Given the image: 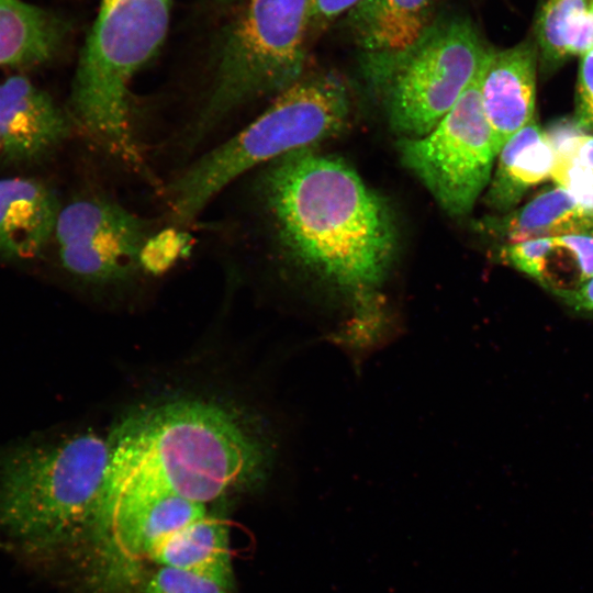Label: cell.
I'll use <instances>...</instances> for the list:
<instances>
[{
    "instance_id": "24",
    "label": "cell",
    "mask_w": 593,
    "mask_h": 593,
    "mask_svg": "<svg viewBox=\"0 0 593 593\" xmlns=\"http://www.w3.org/2000/svg\"><path fill=\"white\" fill-rule=\"evenodd\" d=\"M359 0H310L309 29L312 33H320L328 27L335 20L347 14Z\"/></svg>"
},
{
    "instance_id": "27",
    "label": "cell",
    "mask_w": 593,
    "mask_h": 593,
    "mask_svg": "<svg viewBox=\"0 0 593 593\" xmlns=\"http://www.w3.org/2000/svg\"><path fill=\"white\" fill-rule=\"evenodd\" d=\"M575 312L593 314V276L573 289L555 292Z\"/></svg>"
},
{
    "instance_id": "11",
    "label": "cell",
    "mask_w": 593,
    "mask_h": 593,
    "mask_svg": "<svg viewBox=\"0 0 593 593\" xmlns=\"http://www.w3.org/2000/svg\"><path fill=\"white\" fill-rule=\"evenodd\" d=\"M538 48L530 41L489 51L482 68L481 102L499 155L533 119Z\"/></svg>"
},
{
    "instance_id": "26",
    "label": "cell",
    "mask_w": 593,
    "mask_h": 593,
    "mask_svg": "<svg viewBox=\"0 0 593 593\" xmlns=\"http://www.w3.org/2000/svg\"><path fill=\"white\" fill-rule=\"evenodd\" d=\"M553 143V142H552ZM593 179V135H571L555 144Z\"/></svg>"
},
{
    "instance_id": "14",
    "label": "cell",
    "mask_w": 593,
    "mask_h": 593,
    "mask_svg": "<svg viewBox=\"0 0 593 593\" xmlns=\"http://www.w3.org/2000/svg\"><path fill=\"white\" fill-rule=\"evenodd\" d=\"M435 7V0H359L346 25L360 54L398 53L433 24Z\"/></svg>"
},
{
    "instance_id": "15",
    "label": "cell",
    "mask_w": 593,
    "mask_h": 593,
    "mask_svg": "<svg viewBox=\"0 0 593 593\" xmlns=\"http://www.w3.org/2000/svg\"><path fill=\"white\" fill-rule=\"evenodd\" d=\"M147 560L210 579L230 591L235 577L226 521L205 513L161 540Z\"/></svg>"
},
{
    "instance_id": "13",
    "label": "cell",
    "mask_w": 593,
    "mask_h": 593,
    "mask_svg": "<svg viewBox=\"0 0 593 593\" xmlns=\"http://www.w3.org/2000/svg\"><path fill=\"white\" fill-rule=\"evenodd\" d=\"M60 206L42 182L0 179V256L18 260L38 256L54 236Z\"/></svg>"
},
{
    "instance_id": "22",
    "label": "cell",
    "mask_w": 593,
    "mask_h": 593,
    "mask_svg": "<svg viewBox=\"0 0 593 593\" xmlns=\"http://www.w3.org/2000/svg\"><path fill=\"white\" fill-rule=\"evenodd\" d=\"M190 243L189 234L180 231L178 226L156 231L142 253L143 268L152 272H161L189 249Z\"/></svg>"
},
{
    "instance_id": "20",
    "label": "cell",
    "mask_w": 593,
    "mask_h": 593,
    "mask_svg": "<svg viewBox=\"0 0 593 593\" xmlns=\"http://www.w3.org/2000/svg\"><path fill=\"white\" fill-rule=\"evenodd\" d=\"M133 563L108 572L110 593H233L199 574L168 566Z\"/></svg>"
},
{
    "instance_id": "10",
    "label": "cell",
    "mask_w": 593,
    "mask_h": 593,
    "mask_svg": "<svg viewBox=\"0 0 593 593\" xmlns=\"http://www.w3.org/2000/svg\"><path fill=\"white\" fill-rule=\"evenodd\" d=\"M206 506L167 493L121 496L104 506L96 541L104 540L116 569L147 560L166 537L202 517Z\"/></svg>"
},
{
    "instance_id": "5",
    "label": "cell",
    "mask_w": 593,
    "mask_h": 593,
    "mask_svg": "<svg viewBox=\"0 0 593 593\" xmlns=\"http://www.w3.org/2000/svg\"><path fill=\"white\" fill-rule=\"evenodd\" d=\"M350 94L336 75L302 76L230 138L182 166L165 187L176 226L193 222L219 194L250 170L338 134L350 115Z\"/></svg>"
},
{
    "instance_id": "1",
    "label": "cell",
    "mask_w": 593,
    "mask_h": 593,
    "mask_svg": "<svg viewBox=\"0 0 593 593\" xmlns=\"http://www.w3.org/2000/svg\"><path fill=\"white\" fill-rule=\"evenodd\" d=\"M236 190L234 215L250 217L292 265L355 307H372L395 253L384 202L339 158L302 148L255 168Z\"/></svg>"
},
{
    "instance_id": "6",
    "label": "cell",
    "mask_w": 593,
    "mask_h": 593,
    "mask_svg": "<svg viewBox=\"0 0 593 593\" xmlns=\"http://www.w3.org/2000/svg\"><path fill=\"white\" fill-rule=\"evenodd\" d=\"M171 0H101L81 49L68 115L104 154L148 176L131 110L134 76L161 45Z\"/></svg>"
},
{
    "instance_id": "18",
    "label": "cell",
    "mask_w": 593,
    "mask_h": 593,
    "mask_svg": "<svg viewBox=\"0 0 593 593\" xmlns=\"http://www.w3.org/2000/svg\"><path fill=\"white\" fill-rule=\"evenodd\" d=\"M66 33L55 14L22 0H0V66L45 64L57 55Z\"/></svg>"
},
{
    "instance_id": "17",
    "label": "cell",
    "mask_w": 593,
    "mask_h": 593,
    "mask_svg": "<svg viewBox=\"0 0 593 593\" xmlns=\"http://www.w3.org/2000/svg\"><path fill=\"white\" fill-rule=\"evenodd\" d=\"M485 226L504 245L515 244L593 230V210L557 186L541 191L523 208L488 220Z\"/></svg>"
},
{
    "instance_id": "4",
    "label": "cell",
    "mask_w": 593,
    "mask_h": 593,
    "mask_svg": "<svg viewBox=\"0 0 593 593\" xmlns=\"http://www.w3.org/2000/svg\"><path fill=\"white\" fill-rule=\"evenodd\" d=\"M310 0H239L211 57L208 77L176 135L181 154L203 148L244 109L303 75Z\"/></svg>"
},
{
    "instance_id": "9",
    "label": "cell",
    "mask_w": 593,
    "mask_h": 593,
    "mask_svg": "<svg viewBox=\"0 0 593 593\" xmlns=\"http://www.w3.org/2000/svg\"><path fill=\"white\" fill-rule=\"evenodd\" d=\"M156 231L113 198L90 192L60 206L53 237L68 272L105 284L125 280L143 268L142 253Z\"/></svg>"
},
{
    "instance_id": "2",
    "label": "cell",
    "mask_w": 593,
    "mask_h": 593,
    "mask_svg": "<svg viewBox=\"0 0 593 593\" xmlns=\"http://www.w3.org/2000/svg\"><path fill=\"white\" fill-rule=\"evenodd\" d=\"M109 444L102 511L137 493L174 494L206 506L257 483L268 470V449L257 436L225 410L198 401L135 413Z\"/></svg>"
},
{
    "instance_id": "19",
    "label": "cell",
    "mask_w": 593,
    "mask_h": 593,
    "mask_svg": "<svg viewBox=\"0 0 593 593\" xmlns=\"http://www.w3.org/2000/svg\"><path fill=\"white\" fill-rule=\"evenodd\" d=\"M525 272L552 293L578 287L593 276V230L527 240Z\"/></svg>"
},
{
    "instance_id": "25",
    "label": "cell",
    "mask_w": 593,
    "mask_h": 593,
    "mask_svg": "<svg viewBox=\"0 0 593 593\" xmlns=\"http://www.w3.org/2000/svg\"><path fill=\"white\" fill-rule=\"evenodd\" d=\"M593 49V0L571 31L566 46L567 58L582 56Z\"/></svg>"
},
{
    "instance_id": "28",
    "label": "cell",
    "mask_w": 593,
    "mask_h": 593,
    "mask_svg": "<svg viewBox=\"0 0 593 593\" xmlns=\"http://www.w3.org/2000/svg\"><path fill=\"white\" fill-rule=\"evenodd\" d=\"M216 1L222 2V3H227V4H230V3H235L236 4L239 0H216Z\"/></svg>"
},
{
    "instance_id": "3",
    "label": "cell",
    "mask_w": 593,
    "mask_h": 593,
    "mask_svg": "<svg viewBox=\"0 0 593 593\" xmlns=\"http://www.w3.org/2000/svg\"><path fill=\"white\" fill-rule=\"evenodd\" d=\"M110 444L94 434L19 448L0 460V540L36 560L94 541Z\"/></svg>"
},
{
    "instance_id": "29",
    "label": "cell",
    "mask_w": 593,
    "mask_h": 593,
    "mask_svg": "<svg viewBox=\"0 0 593 593\" xmlns=\"http://www.w3.org/2000/svg\"><path fill=\"white\" fill-rule=\"evenodd\" d=\"M0 147H1V142H0Z\"/></svg>"
},
{
    "instance_id": "16",
    "label": "cell",
    "mask_w": 593,
    "mask_h": 593,
    "mask_svg": "<svg viewBox=\"0 0 593 593\" xmlns=\"http://www.w3.org/2000/svg\"><path fill=\"white\" fill-rule=\"evenodd\" d=\"M497 166L485 193V203L511 212L532 187L550 178L555 164L551 138L533 119L500 150Z\"/></svg>"
},
{
    "instance_id": "12",
    "label": "cell",
    "mask_w": 593,
    "mask_h": 593,
    "mask_svg": "<svg viewBox=\"0 0 593 593\" xmlns=\"http://www.w3.org/2000/svg\"><path fill=\"white\" fill-rule=\"evenodd\" d=\"M71 120L48 93L23 76L0 83V142L5 158L37 160L69 135Z\"/></svg>"
},
{
    "instance_id": "21",
    "label": "cell",
    "mask_w": 593,
    "mask_h": 593,
    "mask_svg": "<svg viewBox=\"0 0 593 593\" xmlns=\"http://www.w3.org/2000/svg\"><path fill=\"white\" fill-rule=\"evenodd\" d=\"M591 0H546L537 16L535 35L542 66L553 69L566 61L568 37Z\"/></svg>"
},
{
    "instance_id": "7",
    "label": "cell",
    "mask_w": 593,
    "mask_h": 593,
    "mask_svg": "<svg viewBox=\"0 0 593 593\" xmlns=\"http://www.w3.org/2000/svg\"><path fill=\"white\" fill-rule=\"evenodd\" d=\"M489 51L468 18L448 13L437 15L412 46L392 54H360L359 61L392 130L401 137H419L457 103Z\"/></svg>"
},
{
    "instance_id": "8",
    "label": "cell",
    "mask_w": 593,
    "mask_h": 593,
    "mask_svg": "<svg viewBox=\"0 0 593 593\" xmlns=\"http://www.w3.org/2000/svg\"><path fill=\"white\" fill-rule=\"evenodd\" d=\"M483 64L432 131L419 137H401L396 144L404 166L450 216L472 210L490 183L497 156L481 102Z\"/></svg>"
},
{
    "instance_id": "23",
    "label": "cell",
    "mask_w": 593,
    "mask_h": 593,
    "mask_svg": "<svg viewBox=\"0 0 593 593\" xmlns=\"http://www.w3.org/2000/svg\"><path fill=\"white\" fill-rule=\"evenodd\" d=\"M575 92L577 124L593 133V49L580 56Z\"/></svg>"
}]
</instances>
